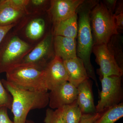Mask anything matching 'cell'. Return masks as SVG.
<instances>
[{"label": "cell", "mask_w": 123, "mask_h": 123, "mask_svg": "<svg viewBox=\"0 0 123 123\" xmlns=\"http://www.w3.org/2000/svg\"><path fill=\"white\" fill-rule=\"evenodd\" d=\"M102 90L100 99L96 106L97 113H102L121 103L123 98L122 77L117 76L101 78Z\"/></svg>", "instance_id": "cell-6"}, {"label": "cell", "mask_w": 123, "mask_h": 123, "mask_svg": "<svg viewBox=\"0 0 123 123\" xmlns=\"http://www.w3.org/2000/svg\"><path fill=\"white\" fill-rule=\"evenodd\" d=\"M119 67L123 70V37L119 34L112 36L107 44Z\"/></svg>", "instance_id": "cell-18"}, {"label": "cell", "mask_w": 123, "mask_h": 123, "mask_svg": "<svg viewBox=\"0 0 123 123\" xmlns=\"http://www.w3.org/2000/svg\"><path fill=\"white\" fill-rule=\"evenodd\" d=\"M84 0H51L48 10L53 23L69 18L76 13L77 9Z\"/></svg>", "instance_id": "cell-10"}, {"label": "cell", "mask_w": 123, "mask_h": 123, "mask_svg": "<svg viewBox=\"0 0 123 123\" xmlns=\"http://www.w3.org/2000/svg\"><path fill=\"white\" fill-rule=\"evenodd\" d=\"M123 116V103L111 108L103 112L94 123H115Z\"/></svg>", "instance_id": "cell-20"}, {"label": "cell", "mask_w": 123, "mask_h": 123, "mask_svg": "<svg viewBox=\"0 0 123 123\" xmlns=\"http://www.w3.org/2000/svg\"><path fill=\"white\" fill-rule=\"evenodd\" d=\"M27 13V11L14 8L8 4L6 0H0V26L15 24Z\"/></svg>", "instance_id": "cell-15"}, {"label": "cell", "mask_w": 123, "mask_h": 123, "mask_svg": "<svg viewBox=\"0 0 123 123\" xmlns=\"http://www.w3.org/2000/svg\"><path fill=\"white\" fill-rule=\"evenodd\" d=\"M64 123H79L82 114L76 101L58 108Z\"/></svg>", "instance_id": "cell-19"}, {"label": "cell", "mask_w": 123, "mask_h": 123, "mask_svg": "<svg viewBox=\"0 0 123 123\" xmlns=\"http://www.w3.org/2000/svg\"><path fill=\"white\" fill-rule=\"evenodd\" d=\"M76 39L56 36L53 37V44L55 55L63 61L77 57Z\"/></svg>", "instance_id": "cell-14"}, {"label": "cell", "mask_w": 123, "mask_h": 123, "mask_svg": "<svg viewBox=\"0 0 123 123\" xmlns=\"http://www.w3.org/2000/svg\"><path fill=\"white\" fill-rule=\"evenodd\" d=\"M12 98L5 88L0 79V107H6L11 110Z\"/></svg>", "instance_id": "cell-21"}, {"label": "cell", "mask_w": 123, "mask_h": 123, "mask_svg": "<svg viewBox=\"0 0 123 123\" xmlns=\"http://www.w3.org/2000/svg\"><path fill=\"white\" fill-rule=\"evenodd\" d=\"M44 122V123H64L58 109L54 111L50 108L46 110Z\"/></svg>", "instance_id": "cell-22"}, {"label": "cell", "mask_w": 123, "mask_h": 123, "mask_svg": "<svg viewBox=\"0 0 123 123\" xmlns=\"http://www.w3.org/2000/svg\"><path fill=\"white\" fill-rule=\"evenodd\" d=\"M99 1L97 0H84L76 11L78 16L77 57L82 60L88 77L94 81L98 90L97 77L90 60L93 47L90 13L93 7Z\"/></svg>", "instance_id": "cell-1"}, {"label": "cell", "mask_w": 123, "mask_h": 123, "mask_svg": "<svg viewBox=\"0 0 123 123\" xmlns=\"http://www.w3.org/2000/svg\"><path fill=\"white\" fill-rule=\"evenodd\" d=\"M123 12V0L117 1L114 15H116Z\"/></svg>", "instance_id": "cell-30"}, {"label": "cell", "mask_w": 123, "mask_h": 123, "mask_svg": "<svg viewBox=\"0 0 123 123\" xmlns=\"http://www.w3.org/2000/svg\"><path fill=\"white\" fill-rule=\"evenodd\" d=\"M6 73V80L18 87L33 91L48 92L44 79V69L17 65Z\"/></svg>", "instance_id": "cell-4"}, {"label": "cell", "mask_w": 123, "mask_h": 123, "mask_svg": "<svg viewBox=\"0 0 123 123\" xmlns=\"http://www.w3.org/2000/svg\"><path fill=\"white\" fill-rule=\"evenodd\" d=\"M6 1L14 8L26 11L27 7L30 3L29 0H6Z\"/></svg>", "instance_id": "cell-23"}, {"label": "cell", "mask_w": 123, "mask_h": 123, "mask_svg": "<svg viewBox=\"0 0 123 123\" xmlns=\"http://www.w3.org/2000/svg\"><path fill=\"white\" fill-rule=\"evenodd\" d=\"M15 25V24H13L7 26H0V45L9 31Z\"/></svg>", "instance_id": "cell-26"}, {"label": "cell", "mask_w": 123, "mask_h": 123, "mask_svg": "<svg viewBox=\"0 0 123 123\" xmlns=\"http://www.w3.org/2000/svg\"><path fill=\"white\" fill-rule=\"evenodd\" d=\"M78 91L68 82L57 86L49 92L48 105L52 109H58L76 101Z\"/></svg>", "instance_id": "cell-9"}, {"label": "cell", "mask_w": 123, "mask_h": 123, "mask_svg": "<svg viewBox=\"0 0 123 123\" xmlns=\"http://www.w3.org/2000/svg\"><path fill=\"white\" fill-rule=\"evenodd\" d=\"M46 23L43 18H36L29 22L25 30L27 37L33 40L40 39L44 34Z\"/></svg>", "instance_id": "cell-17"}, {"label": "cell", "mask_w": 123, "mask_h": 123, "mask_svg": "<svg viewBox=\"0 0 123 123\" xmlns=\"http://www.w3.org/2000/svg\"><path fill=\"white\" fill-rule=\"evenodd\" d=\"M90 81L89 79H86L77 87V103L82 114L97 113Z\"/></svg>", "instance_id": "cell-12"}, {"label": "cell", "mask_w": 123, "mask_h": 123, "mask_svg": "<svg viewBox=\"0 0 123 123\" xmlns=\"http://www.w3.org/2000/svg\"><path fill=\"white\" fill-rule=\"evenodd\" d=\"M33 48L17 36L7 34L0 45V74L18 65Z\"/></svg>", "instance_id": "cell-5"}, {"label": "cell", "mask_w": 123, "mask_h": 123, "mask_svg": "<svg viewBox=\"0 0 123 123\" xmlns=\"http://www.w3.org/2000/svg\"><path fill=\"white\" fill-rule=\"evenodd\" d=\"M90 23L93 46L107 44L111 37L119 34L114 14L99 1L90 13Z\"/></svg>", "instance_id": "cell-3"}, {"label": "cell", "mask_w": 123, "mask_h": 123, "mask_svg": "<svg viewBox=\"0 0 123 123\" xmlns=\"http://www.w3.org/2000/svg\"><path fill=\"white\" fill-rule=\"evenodd\" d=\"M117 1L116 0H104L102 2L107 9L114 14Z\"/></svg>", "instance_id": "cell-27"}, {"label": "cell", "mask_w": 123, "mask_h": 123, "mask_svg": "<svg viewBox=\"0 0 123 123\" xmlns=\"http://www.w3.org/2000/svg\"><path fill=\"white\" fill-rule=\"evenodd\" d=\"M92 52L99 65V72L101 77L123 76V70L119 67L114 57L108 49L107 44L94 45Z\"/></svg>", "instance_id": "cell-8"}, {"label": "cell", "mask_w": 123, "mask_h": 123, "mask_svg": "<svg viewBox=\"0 0 123 123\" xmlns=\"http://www.w3.org/2000/svg\"><path fill=\"white\" fill-rule=\"evenodd\" d=\"M102 113L82 114L79 123H94Z\"/></svg>", "instance_id": "cell-24"}, {"label": "cell", "mask_w": 123, "mask_h": 123, "mask_svg": "<svg viewBox=\"0 0 123 123\" xmlns=\"http://www.w3.org/2000/svg\"><path fill=\"white\" fill-rule=\"evenodd\" d=\"M53 24L52 32L54 36H59L76 39L78 32L77 13L69 18Z\"/></svg>", "instance_id": "cell-16"}, {"label": "cell", "mask_w": 123, "mask_h": 123, "mask_svg": "<svg viewBox=\"0 0 123 123\" xmlns=\"http://www.w3.org/2000/svg\"><path fill=\"white\" fill-rule=\"evenodd\" d=\"M8 109L6 107H0V123H14L9 117Z\"/></svg>", "instance_id": "cell-25"}, {"label": "cell", "mask_w": 123, "mask_h": 123, "mask_svg": "<svg viewBox=\"0 0 123 123\" xmlns=\"http://www.w3.org/2000/svg\"><path fill=\"white\" fill-rule=\"evenodd\" d=\"M49 1L46 0H30V4H31L35 7H42L47 4Z\"/></svg>", "instance_id": "cell-29"}, {"label": "cell", "mask_w": 123, "mask_h": 123, "mask_svg": "<svg viewBox=\"0 0 123 123\" xmlns=\"http://www.w3.org/2000/svg\"><path fill=\"white\" fill-rule=\"evenodd\" d=\"M44 79L48 90L68 82V77L63 61L55 56L44 68Z\"/></svg>", "instance_id": "cell-11"}, {"label": "cell", "mask_w": 123, "mask_h": 123, "mask_svg": "<svg viewBox=\"0 0 123 123\" xmlns=\"http://www.w3.org/2000/svg\"><path fill=\"white\" fill-rule=\"evenodd\" d=\"M26 123H35L33 121H31V120H26Z\"/></svg>", "instance_id": "cell-31"}, {"label": "cell", "mask_w": 123, "mask_h": 123, "mask_svg": "<svg viewBox=\"0 0 123 123\" xmlns=\"http://www.w3.org/2000/svg\"><path fill=\"white\" fill-rule=\"evenodd\" d=\"M53 37L52 31L49 32L16 66H31L44 69L55 56Z\"/></svg>", "instance_id": "cell-7"}, {"label": "cell", "mask_w": 123, "mask_h": 123, "mask_svg": "<svg viewBox=\"0 0 123 123\" xmlns=\"http://www.w3.org/2000/svg\"><path fill=\"white\" fill-rule=\"evenodd\" d=\"M114 16L117 28L119 33V31H121L123 29V12Z\"/></svg>", "instance_id": "cell-28"}, {"label": "cell", "mask_w": 123, "mask_h": 123, "mask_svg": "<svg viewBox=\"0 0 123 123\" xmlns=\"http://www.w3.org/2000/svg\"><path fill=\"white\" fill-rule=\"evenodd\" d=\"M5 88L12 98L11 111L14 123H26L29 112L32 110L46 107L49 103L48 92H38L24 89L2 79Z\"/></svg>", "instance_id": "cell-2"}, {"label": "cell", "mask_w": 123, "mask_h": 123, "mask_svg": "<svg viewBox=\"0 0 123 123\" xmlns=\"http://www.w3.org/2000/svg\"><path fill=\"white\" fill-rule=\"evenodd\" d=\"M68 77V82L75 87L89 79L82 60L77 57L63 61Z\"/></svg>", "instance_id": "cell-13"}]
</instances>
